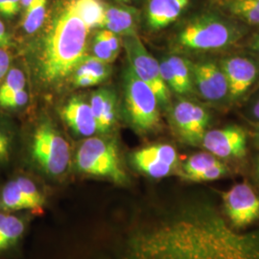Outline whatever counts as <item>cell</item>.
<instances>
[{"label":"cell","instance_id":"obj_31","mask_svg":"<svg viewBox=\"0 0 259 259\" xmlns=\"http://www.w3.org/2000/svg\"><path fill=\"white\" fill-rule=\"evenodd\" d=\"M21 0H0V14L5 17H13L19 12Z\"/></svg>","mask_w":259,"mask_h":259},{"label":"cell","instance_id":"obj_4","mask_svg":"<svg viewBox=\"0 0 259 259\" xmlns=\"http://www.w3.org/2000/svg\"><path fill=\"white\" fill-rule=\"evenodd\" d=\"M29 157L35 168L49 179L65 177L72 162L68 141L50 123H42L34 132Z\"/></svg>","mask_w":259,"mask_h":259},{"label":"cell","instance_id":"obj_10","mask_svg":"<svg viewBox=\"0 0 259 259\" xmlns=\"http://www.w3.org/2000/svg\"><path fill=\"white\" fill-rule=\"evenodd\" d=\"M131 162L140 174L154 180L178 175L181 166L176 148L167 143L151 144L135 151Z\"/></svg>","mask_w":259,"mask_h":259},{"label":"cell","instance_id":"obj_27","mask_svg":"<svg viewBox=\"0 0 259 259\" xmlns=\"http://www.w3.org/2000/svg\"><path fill=\"white\" fill-rule=\"evenodd\" d=\"M93 52L94 56L105 63L110 64L115 58L116 54L111 50V47L102 37L100 32L96 35L94 45H93Z\"/></svg>","mask_w":259,"mask_h":259},{"label":"cell","instance_id":"obj_19","mask_svg":"<svg viewBox=\"0 0 259 259\" xmlns=\"http://www.w3.org/2000/svg\"><path fill=\"white\" fill-rule=\"evenodd\" d=\"M222 161L207 151L196 153L187 157L183 163H181L178 175L182 177V179L186 182L192 183L198 175Z\"/></svg>","mask_w":259,"mask_h":259},{"label":"cell","instance_id":"obj_14","mask_svg":"<svg viewBox=\"0 0 259 259\" xmlns=\"http://www.w3.org/2000/svg\"><path fill=\"white\" fill-rule=\"evenodd\" d=\"M62 116L76 135L91 138L98 133L91 105L79 97H72L62 109Z\"/></svg>","mask_w":259,"mask_h":259},{"label":"cell","instance_id":"obj_32","mask_svg":"<svg viewBox=\"0 0 259 259\" xmlns=\"http://www.w3.org/2000/svg\"><path fill=\"white\" fill-rule=\"evenodd\" d=\"M9 66V53L5 49L0 48V81L8 73Z\"/></svg>","mask_w":259,"mask_h":259},{"label":"cell","instance_id":"obj_35","mask_svg":"<svg viewBox=\"0 0 259 259\" xmlns=\"http://www.w3.org/2000/svg\"><path fill=\"white\" fill-rule=\"evenodd\" d=\"M251 137H252V141H253L254 146L259 149V128H253Z\"/></svg>","mask_w":259,"mask_h":259},{"label":"cell","instance_id":"obj_28","mask_svg":"<svg viewBox=\"0 0 259 259\" xmlns=\"http://www.w3.org/2000/svg\"><path fill=\"white\" fill-rule=\"evenodd\" d=\"M28 93L25 92V90H21L1 100L0 106L4 108H19L24 106L28 102Z\"/></svg>","mask_w":259,"mask_h":259},{"label":"cell","instance_id":"obj_5","mask_svg":"<svg viewBox=\"0 0 259 259\" xmlns=\"http://www.w3.org/2000/svg\"><path fill=\"white\" fill-rule=\"evenodd\" d=\"M124 93L130 122L136 131L147 135L160 129V105L157 95L130 66L124 74Z\"/></svg>","mask_w":259,"mask_h":259},{"label":"cell","instance_id":"obj_3","mask_svg":"<svg viewBox=\"0 0 259 259\" xmlns=\"http://www.w3.org/2000/svg\"><path fill=\"white\" fill-rule=\"evenodd\" d=\"M74 164L83 175L128 185L130 177L123 164L117 142L102 137L87 138L76 151Z\"/></svg>","mask_w":259,"mask_h":259},{"label":"cell","instance_id":"obj_7","mask_svg":"<svg viewBox=\"0 0 259 259\" xmlns=\"http://www.w3.org/2000/svg\"><path fill=\"white\" fill-rule=\"evenodd\" d=\"M123 45L130 67L141 81L152 89L159 105L167 107L171 101V92L161 77L159 62L150 54L138 34L124 37Z\"/></svg>","mask_w":259,"mask_h":259},{"label":"cell","instance_id":"obj_23","mask_svg":"<svg viewBox=\"0 0 259 259\" xmlns=\"http://www.w3.org/2000/svg\"><path fill=\"white\" fill-rule=\"evenodd\" d=\"M47 0H33L27 7L22 26L29 34L35 33L41 27L47 15Z\"/></svg>","mask_w":259,"mask_h":259},{"label":"cell","instance_id":"obj_9","mask_svg":"<svg viewBox=\"0 0 259 259\" xmlns=\"http://www.w3.org/2000/svg\"><path fill=\"white\" fill-rule=\"evenodd\" d=\"M221 207L228 221L243 231L259 221V195L251 185L243 182L220 193Z\"/></svg>","mask_w":259,"mask_h":259},{"label":"cell","instance_id":"obj_33","mask_svg":"<svg viewBox=\"0 0 259 259\" xmlns=\"http://www.w3.org/2000/svg\"><path fill=\"white\" fill-rule=\"evenodd\" d=\"M74 82L78 87H89L99 83L94 77L89 74L75 76Z\"/></svg>","mask_w":259,"mask_h":259},{"label":"cell","instance_id":"obj_22","mask_svg":"<svg viewBox=\"0 0 259 259\" xmlns=\"http://www.w3.org/2000/svg\"><path fill=\"white\" fill-rule=\"evenodd\" d=\"M224 6L233 17L251 26H259V10L248 0H224Z\"/></svg>","mask_w":259,"mask_h":259},{"label":"cell","instance_id":"obj_15","mask_svg":"<svg viewBox=\"0 0 259 259\" xmlns=\"http://www.w3.org/2000/svg\"><path fill=\"white\" fill-rule=\"evenodd\" d=\"M190 0H149L147 23L152 30L164 29L181 17Z\"/></svg>","mask_w":259,"mask_h":259},{"label":"cell","instance_id":"obj_17","mask_svg":"<svg viewBox=\"0 0 259 259\" xmlns=\"http://www.w3.org/2000/svg\"><path fill=\"white\" fill-rule=\"evenodd\" d=\"M137 21L134 10L109 7L106 9L103 28L111 31L117 36L129 37L137 35Z\"/></svg>","mask_w":259,"mask_h":259},{"label":"cell","instance_id":"obj_26","mask_svg":"<svg viewBox=\"0 0 259 259\" xmlns=\"http://www.w3.org/2000/svg\"><path fill=\"white\" fill-rule=\"evenodd\" d=\"M242 114L250 125L259 123V83L244 101Z\"/></svg>","mask_w":259,"mask_h":259},{"label":"cell","instance_id":"obj_40","mask_svg":"<svg viewBox=\"0 0 259 259\" xmlns=\"http://www.w3.org/2000/svg\"><path fill=\"white\" fill-rule=\"evenodd\" d=\"M117 1H121V2H127V1H130V0H117Z\"/></svg>","mask_w":259,"mask_h":259},{"label":"cell","instance_id":"obj_2","mask_svg":"<svg viewBox=\"0 0 259 259\" xmlns=\"http://www.w3.org/2000/svg\"><path fill=\"white\" fill-rule=\"evenodd\" d=\"M246 34L239 23L220 14L204 12L186 23L178 36L177 44L196 54L228 50L237 45Z\"/></svg>","mask_w":259,"mask_h":259},{"label":"cell","instance_id":"obj_13","mask_svg":"<svg viewBox=\"0 0 259 259\" xmlns=\"http://www.w3.org/2000/svg\"><path fill=\"white\" fill-rule=\"evenodd\" d=\"M35 217L28 211L0 210V259L19 257L29 227Z\"/></svg>","mask_w":259,"mask_h":259},{"label":"cell","instance_id":"obj_29","mask_svg":"<svg viewBox=\"0 0 259 259\" xmlns=\"http://www.w3.org/2000/svg\"><path fill=\"white\" fill-rule=\"evenodd\" d=\"M159 67H160V73L161 77L164 81V83H166L167 87L169 88V90L173 91L174 93H178V85H177L176 79L174 73L172 71V68L169 65L168 61L166 59H162L159 62Z\"/></svg>","mask_w":259,"mask_h":259},{"label":"cell","instance_id":"obj_34","mask_svg":"<svg viewBox=\"0 0 259 259\" xmlns=\"http://www.w3.org/2000/svg\"><path fill=\"white\" fill-rule=\"evenodd\" d=\"M9 42V37L6 32L5 25L3 22L0 20V48H3Z\"/></svg>","mask_w":259,"mask_h":259},{"label":"cell","instance_id":"obj_6","mask_svg":"<svg viewBox=\"0 0 259 259\" xmlns=\"http://www.w3.org/2000/svg\"><path fill=\"white\" fill-rule=\"evenodd\" d=\"M48 205V195L31 177L17 175L0 187L1 211H28L36 216Z\"/></svg>","mask_w":259,"mask_h":259},{"label":"cell","instance_id":"obj_8","mask_svg":"<svg viewBox=\"0 0 259 259\" xmlns=\"http://www.w3.org/2000/svg\"><path fill=\"white\" fill-rule=\"evenodd\" d=\"M226 75L230 105L244 102L259 83V59L252 54H232L218 61Z\"/></svg>","mask_w":259,"mask_h":259},{"label":"cell","instance_id":"obj_25","mask_svg":"<svg viewBox=\"0 0 259 259\" xmlns=\"http://www.w3.org/2000/svg\"><path fill=\"white\" fill-rule=\"evenodd\" d=\"M25 77L21 70L13 68L6 74L5 81L0 87V101L13 93H18L25 89Z\"/></svg>","mask_w":259,"mask_h":259},{"label":"cell","instance_id":"obj_16","mask_svg":"<svg viewBox=\"0 0 259 259\" xmlns=\"http://www.w3.org/2000/svg\"><path fill=\"white\" fill-rule=\"evenodd\" d=\"M90 105L97 123L98 133L105 134L109 132L115 123V95L108 90L97 91L93 93Z\"/></svg>","mask_w":259,"mask_h":259},{"label":"cell","instance_id":"obj_12","mask_svg":"<svg viewBox=\"0 0 259 259\" xmlns=\"http://www.w3.org/2000/svg\"><path fill=\"white\" fill-rule=\"evenodd\" d=\"M249 136L238 125H228L208 130L204 134L201 147L223 161L242 159L248 153Z\"/></svg>","mask_w":259,"mask_h":259},{"label":"cell","instance_id":"obj_20","mask_svg":"<svg viewBox=\"0 0 259 259\" xmlns=\"http://www.w3.org/2000/svg\"><path fill=\"white\" fill-rule=\"evenodd\" d=\"M68 2L90 31L93 28L103 27L107 8L101 0H69Z\"/></svg>","mask_w":259,"mask_h":259},{"label":"cell","instance_id":"obj_18","mask_svg":"<svg viewBox=\"0 0 259 259\" xmlns=\"http://www.w3.org/2000/svg\"><path fill=\"white\" fill-rule=\"evenodd\" d=\"M195 102L181 99L173 106L171 118L178 139L185 144L194 146L192 137V119Z\"/></svg>","mask_w":259,"mask_h":259},{"label":"cell","instance_id":"obj_1","mask_svg":"<svg viewBox=\"0 0 259 259\" xmlns=\"http://www.w3.org/2000/svg\"><path fill=\"white\" fill-rule=\"evenodd\" d=\"M89 33L90 29L67 2L45 39L40 71L46 81H60L76 70L85 58Z\"/></svg>","mask_w":259,"mask_h":259},{"label":"cell","instance_id":"obj_37","mask_svg":"<svg viewBox=\"0 0 259 259\" xmlns=\"http://www.w3.org/2000/svg\"><path fill=\"white\" fill-rule=\"evenodd\" d=\"M248 1L259 10V0H248Z\"/></svg>","mask_w":259,"mask_h":259},{"label":"cell","instance_id":"obj_11","mask_svg":"<svg viewBox=\"0 0 259 259\" xmlns=\"http://www.w3.org/2000/svg\"><path fill=\"white\" fill-rule=\"evenodd\" d=\"M191 66L193 89L201 99L219 107L230 105L229 84L219 62L204 59Z\"/></svg>","mask_w":259,"mask_h":259},{"label":"cell","instance_id":"obj_30","mask_svg":"<svg viewBox=\"0 0 259 259\" xmlns=\"http://www.w3.org/2000/svg\"><path fill=\"white\" fill-rule=\"evenodd\" d=\"M13 140L9 134L0 130V163L9 161L12 154Z\"/></svg>","mask_w":259,"mask_h":259},{"label":"cell","instance_id":"obj_21","mask_svg":"<svg viewBox=\"0 0 259 259\" xmlns=\"http://www.w3.org/2000/svg\"><path fill=\"white\" fill-rule=\"evenodd\" d=\"M176 79L178 94L185 95L193 93V79L191 62L179 55H170L166 58Z\"/></svg>","mask_w":259,"mask_h":259},{"label":"cell","instance_id":"obj_24","mask_svg":"<svg viewBox=\"0 0 259 259\" xmlns=\"http://www.w3.org/2000/svg\"><path fill=\"white\" fill-rule=\"evenodd\" d=\"M110 72H111V68L109 66V64L103 62L94 56V57L83 59L81 64L76 68L75 76L83 74L92 75L100 83L109 76Z\"/></svg>","mask_w":259,"mask_h":259},{"label":"cell","instance_id":"obj_36","mask_svg":"<svg viewBox=\"0 0 259 259\" xmlns=\"http://www.w3.org/2000/svg\"><path fill=\"white\" fill-rule=\"evenodd\" d=\"M254 169H255V175L257 177V179H258L259 181V156L256 157V159H255V166H254Z\"/></svg>","mask_w":259,"mask_h":259},{"label":"cell","instance_id":"obj_38","mask_svg":"<svg viewBox=\"0 0 259 259\" xmlns=\"http://www.w3.org/2000/svg\"><path fill=\"white\" fill-rule=\"evenodd\" d=\"M32 1H33V0H21V5H22V6H24V7L26 8L28 5H29Z\"/></svg>","mask_w":259,"mask_h":259},{"label":"cell","instance_id":"obj_39","mask_svg":"<svg viewBox=\"0 0 259 259\" xmlns=\"http://www.w3.org/2000/svg\"><path fill=\"white\" fill-rule=\"evenodd\" d=\"M253 128H259V123H257V124H252L251 125Z\"/></svg>","mask_w":259,"mask_h":259}]
</instances>
